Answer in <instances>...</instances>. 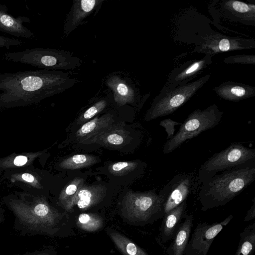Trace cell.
<instances>
[{
	"label": "cell",
	"instance_id": "obj_3",
	"mask_svg": "<svg viewBox=\"0 0 255 255\" xmlns=\"http://www.w3.org/2000/svg\"><path fill=\"white\" fill-rule=\"evenodd\" d=\"M13 210V228L21 236L63 237L74 234L72 222L67 213L44 202L35 204L32 208Z\"/></svg>",
	"mask_w": 255,
	"mask_h": 255
},
{
	"label": "cell",
	"instance_id": "obj_19",
	"mask_svg": "<svg viewBox=\"0 0 255 255\" xmlns=\"http://www.w3.org/2000/svg\"><path fill=\"white\" fill-rule=\"evenodd\" d=\"M220 98L238 102L255 96V87L244 83L228 81L213 88Z\"/></svg>",
	"mask_w": 255,
	"mask_h": 255
},
{
	"label": "cell",
	"instance_id": "obj_22",
	"mask_svg": "<svg viewBox=\"0 0 255 255\" xmlns=\"http://www.w3.org/2000/svg\"><path fill=\"white\" fill-rule=\"evenodd\" d=\"M107 84L114 93L115 101L119 105L135 102V92L127 80L118 76H112L108 79Z\"/></svg>",
	"mask_w": 255,
	"mask_h": 255
},
{
	"label": "cell",
	"instance_id": "obj_13",
	"mask_svg": "<svg viewBox=\"0 0 255 255\" xmlns=\"http://www.w3.org/2000/svg\"><path fill=\"white\" fill-rule=\"evenodd\" d=\"M203 39V41L196 46L195 50L213 56L218 53L248 49L255 47L254 39L233 37L220 34L208 36Z\"/></svg>",
	"mask_w": 255,
	"mask_h": 255
},
{
	"label": "cell",
	"instance_id": "obj_10",
	"mask_svg": "<svg viewBox=\"0 0 255 255\" xmlns=\"http://www.w3.org/2000/svg\"><path fill=\"white\" fill-rule=\"evenodd\" d=\"M109 186L102 183H84L73 200L71 212L75 208L83 211L97 210L109 203L114 194L110 192Z\"/></svg>",
	"mask_w": 255,
	"mask_h": 255
},
{
	"label": "cell",
	"instance_id": "obj_9",
	"mask_svg": "<svg viewBox=\"0 0 255 255\" xmlns=\"http://www.w3.org/2000/svg\"><path fill=\"white\" fill-rule=\"evenodd\" d=\"M197 178L194 172H182L176 174L160 190L164 214L174 209L184 201L196 185Z\"/></svg>",
	"mask_w": 255,
	"mask_h": 255
},
{
	"label": "cell",
	"instance_id": "obj_34",
	"mask_svg": "<svg viewBox=\"0 0 255 255\" xmlns=\"http://www.w3.org/2000/svg\"><path fill=\"white\" fill-rule=\"evenodd\" d=\"M253 205L251 208L248 210L246 217L245 218L244 221H249L253 220L255 217V198L253 200Z\"/></svg>",
	"mask_w": 255,
	"mask_h": 255
},
{
	"label": "cell",
	"instance_id": "obj_17",
	"mask_svg": "<svg viewBox=\"0 0 255 255\" xmlns=\"http://www.w3.org/2000/svg\"><path fill=\"white\" fill-rule=\"evenodd\" d=\"M104 0H74L64 23L63 34L67 37L88 16L97 11Z\"/></svg>",
	"mask_w": 255,
	"mask_h": 255
},
{
	"label": "cell",
	"instance_id": "obj_1",
	"mask_svg": "<svg viewBox=\"0 0 255 255\" xmlns=\"http://www.w3.org/2000/svg\"><path fill=\"white\" fill-rule=\"evenodd\" d=\"M75 83L62 71L36 70L0 74V104L39 101L61 93Z\"/></svg>",
	"mask_w": 255,
	"mask_h": 255
},
{
	"label": "cell",
	"instance_id": "obj_32",
	"mask_svg": "<svg viewBox=\"0 0 255 255\" xmlns=\"http://www.w3.org/2000/svg\"><path fill=\"white\" fill-rule=\"evenodd\" d=\"M182 123L173 121L170 119H166L163 120L160 123V125L165 128L166 131L168 134L167 137L170 139L174 135V126L176 125H181Z\"/></svg>",
	"mask_w": 255,
	"mask_h": 255
},
{
	"label": "cell",
	"instance_id": "obj_21",
	"mask_svg": "<svg viewBox=\"0 0 255 255\" xmlns=\"http://www.w3.org/2000/svg\"><path fill=\"white\" fill-rule=\"evenodd\" d=\"M186 207L187 200H185L164 214L160 233L161 242L165 243L173 238L180 222L184 215Z\"/></svg>",
	"mask_w": 255,
	"mask_h": 255
},
{
	"label": "cell",
	"instance_id": "obj_2",
	"mask_svg": "<svg viewBox=\"0 0 255 255\" xmlns=\"http://www.w3.org/2000/svg\"><path fill=\"white\" fill-rule=\"evenodd\" d=\"M255 180V160L217 173L202 183L197 200L201 210L224 206Z\"/></svg>",
	"mask_w": 255,
	"mask_h": 255
},
{
	"label": "cell",
	"instance_id": "obj_4",
	"mask_svg": "<svg viewBox=\"0 0 255 255\" xmlns=\"http://www.w3.org/2000/svg\"><path fill=\"white\" fill-rule=\"evenodd\" d=\"M119 211L123 218L135 225L152 223L164 215L162 200L155 189L127 192L121 199Z\"/></svg>",
	"mask_w": 255,
	"mask_h": 255
},
{
	"label": "cell",
	"instance_id": "obj_23",
	"mask_svg": "<svg viewBox=\"0 0 255 255\" xmlns=\"http://www.w3.org/2000/svg\"><path fill=\"white\" fill-rule=\"evenodd\" d=\"M221 9L231 15L235 20L244 23L252 22L254 24L255 20V5L252 3H247L244 2L236 0H225L221 4Z\"/></svg>",
	"mask_w": 255,
	"mask_h": 255
},
{
	"label": "cell",
	"instance_id": "obj_26",
	"mask_svg": "<svg viewBox=\"0 0 255 255\" xmlns=\"http://www.w3.org/2000/svg\"><path fill=\"white\" fill-rule=\"evenodd\" d=\"M97 156L87 154H77L64 158L60 166L65 170H76L90 166L99 162Z\"/></svg>",
	"mask_w": 255,
	"mask_h": 255
},
{
	"label": "cell",
	"instance_id": "obj_14",
	"mask_svg": "<svg viewBox=\"0 0 255 255\" xmlns=\"http://www.w3.org/2000/svg\"><path fill=\"white\" fill-rule=\"evenodd\" d=\"M146 163L140 160L110 162L100 170L117 186L130 184L143 173Z\"/></svg>",
	"mask_w": 255,
	"mask_h": 255
},
{
	"label": "cell",
	"instance_id": "obj_12",
	"mask_svg": "<svg viewBox=\"0 0 255 255\" xmlns=\"http://www.w3.org/2000/svg\"><path fill=\"white\" fill-rule=\"evenodd\" d=\"M125 127L123 123L120 122L78 144H95L109 149H122L133 142L135 138L140 137L137 132L125 128Z\"/></svg>",
	"mask_w": 255,
	"mask_h": 255
},
{
	"label": "cell",
	"instance_id": "obj_15",
	"mask_svg": "<svg viewBox=\"0 0 255 255\" xmlns=\"http://www.w3.org/2000/svg\"><path fill=\"white\" fill-rule=\"evenodd\" d=\"M212 57L206 54L201 59L188 61L173 68L164 86L174 88L189 83L212 63Z\"/></svg>",
	"mask_w": 255,
	"mask_h": 255
},
{
	"label": "cell",
	"instance_id": "obj_8",
	"mask_svg": "<svg viewBox=\"0 0 255 255\" xmlns=\"http://www.w3.org/2000/svg\"><path fill=\"white\" fill-rule=\"evenodd\" d=\"M253 160H255V149L241 143H232L202 164L198 172L197 180L202 184L217 173Z\"/></svg>",
	"mask_w": 255,
	"mask_h": 255
},
{
	"label": "cell",
	"instance_id": "obj_37",
	"mask_svg": "<svg viewBox=\"0 0 255 255\" xmlns=\"http://www.w3.org/2000/svg\"><path fill=\"white\" fill-rule=\"evenodd\" d=\"M2 218L0 216V224L2 222Z\"/></svg>",
	"mask_w": 255,
	"mask_h": 255
},
{
	"label": "cell",
	"instance_id": "obj_18",
	"mask_svg": "<svg viewBox=\"0 0 255 255\" xmlns=\"http://www.w3.org/2000/svg\"><path fill=\"white\" fill-rule=\"evenodd\" d=\"M30 19L25 16L15 17L8 12V8L0 3V31L18 37L32 39L35 37L33 32L24 26Z\"/></svg>",
	"mask_w": 255,
	"mask_h": 255
},
{
	"label": "cell",
	"instance_id": "obj_5",
	"mask_svg": "<svg viewBox=\"0 0 255 255\" xmlns=\"http://www.w3.org/2000/svg\"><path fill=\"white\" fill-rule=\"evenodd\" d=\"M9 61L30 65L42 70H71L79 67L82 61L70 52L52 48H26L21 51L6 53Z\"/></svg>",
	"mask_w": 255,
	"mask_h": 255
},
{
	"label": "cell",
	"instance_id": "obj_20",
	"mask_svg": "<svg viewBox=\"0 0 255 255\" xmlns=\"http://www.w3.org/2000/svg\"><path fill=\"white\" fill-rule=\"evenodd\" d=\"M193 221L192 213L185 215L183 222L179 225L173 237V241L166 249L168 255H183L193 226Z\"/></svg>",
	"mask_w": 255,
	"mask_h": 255
},
{
	"label": "cell",
	"instance_id": "obj_27",
	"mask_svg": "<svg viewBox=\"0 0 255 255\" xmlns=\"http://www.w3.org/2000/svg\"><path fill=\"white\" fill-rule=\"evenodd\" d=\"M240 235L235 255H252L255 249V223L246 227Z\"/></svg>",
	"mask_w": 255,
	"mask_h": 255
},
{
	"label": "cell",
	"instance_id": "obj_31",
	"mask_svg": "<svg viewBox=\"0 0 255 255\" xmlns=\"http://www.w3.org/2000/svg\"><path fill=\"white\" fill-rule=\"evenodd\" d=\"M23 42L15 38H10L0 35V48L9 49L10 46L22 45Z\"/></svg>",
	"mask_w": 255,
	"mask_h": 255
},
{
	"label": "cell",
	"instance_id": "obj_16",
	"mask_svg": "<svg viewBox=\"0 0 255 255\" xmlns=\"http://www.w3.org/2000/svg\"><path fill=\"white\" fill-rule=\"evenodd\" d=\"M116 119L117 116L114 111H109L102 116L96 117L70 134L64 143L65 145L71 142L78 144L119 123Z\"/></svg>",
	"mask_w": 255,
	"mask_h": 255
},
{
	"label": "cell",
	"instance_id": "obj_33",
	"mask_svg": "<svg viewBox=\"0 0 255 255\" xmlns=\"http://www.w3.org/2000/svg\"><path fill=\"white\" fill-rule=\"evenodd\" d=\"M13 255H56L55 250L52 248H47L32 252H26L23 254H15Z\"/></svg>",
	"mask_w": 255,
	"mask_h": 255
},
{
	"label": "cell",
	"instance_id": "obj_7",
	"mask_svg": "<svg viewBox=\"0 0 255 255\" xmlns=\"http://www.w3.org/2000/svg\"><path fill=\"white\" fill-rule=\"evenodd\" d=\"M223 115V112L215 104L204 110H194L181 124L173 137L166 141L163 148L164 153L168 154L173 151L187 140L214 128L220 122Z\"/></svg>",
	"mask_w": 255,
	"mask_h": 255
},
{
	"label": "cell",
	"instance_id": "obj_35",
	"mask_svg": "<svg viewBox=\"0 0 255 255\" xmlns=\"http://www.w3.org/2000/svg\"><path fill=\"white\" fill-rule=\"evenodd\" d=\"M27 161V158L26 156L19 155L16 156L14 160V164L16 166H22L25 164Z\"/></svg>",
	"mask_w": 255,
	"mask_h": 255
},
{
	"label": "cell",
	"instance_id": "obj_6",
	"mask_svg": "<svg viewBox=\"0 0 255 255\" xmlns=\"http://www.w3.org/2000/svg\"><path fill=\"white\" fill-rule=\"evenodd\" d=\"M211 74L193 82L174 88L164 86L153 100L147 111L144 120L148 122L170 115L187 102L209 80Z\"/></svg>",
	"mask_w": 255,
	"mask_h": 255
},
{
	"label": "cell",
	"instance_id": "obj_36",
	"mask_svg": "<svg viewBox=\"0 0 255 255\" xmlns=\"http://www.w3.org/2000/svg\"><path fill=\"white\" fill-rule=\"evenodd\" d=\"M22 178L28 182H32L34 181V177L30 174L24 173L21 176Z\"/></svg>",
	"mask_w": 255,
	"mask_h": 255
},
{
	"label": "cell",
	"instance_id": "obj_24",
	"mask_svg": "<svg viewBox=\"0 0 255 255\" xmlns=\"http://www.w3.org/2000/svg\"><path fill=\"white\" fill-rule=\"evenodd\" d=\"M107 233L118 250L124 255H148L130 239L120 233L110 228Z\"/></svg>",
	"mask_w": 255,
	"mask_h": 255
},
{
	"label": "cell",
	"instance_id": "obj_29",
	"mask_svg": "<svg viewBox=\"0 0 255 255\" xmlns=\"http://www.w3.org/2000/svg\"><path fill=\"white\" fill-rule=\"evenodd\" d=\"M110 100L108 97H103L93 104L78 117L73 127H80L85 123L94 118L109 106Z\"/></svg>",
	"mask_w": 255,
	"mask_h": 255
},
{
	"label": "cell",
	"instance_id": "obj_25",
	"mask_svg": "<svg viewBox=\"0 0 255 255\" xmlns=\"http://www.w3.org/2000/svg\"><path fill=\"white\" fill-rule=\"evenodd\" d=\"M85 182L84 177H77L72 179L61 193L59 201L66 212H71L73 200L81 186Z\"/></svg>",
	"mask_w": 255,
	"mask_h": 255
},
{
	"label": "cell",
	"instance_id": "obj_28",
	"mask_svg": "<svg viewBox=\"0 0 255 255\" xmlns=\"http://www.w3.org/2000/svg\"><path fill=\"white\" fill-rule=\"evenodd\" d=\"M76 223L81 230L89 232H96L104 225L102 217L93 213H82L77 217Z\"/></svg>",
	"mask_w": 255,
	"mask_h": 255
},
{
	"label": "cell",
	"instance_id": "obj_30",
	"mask_svg": "<svg viewBox=\"0 0 255 255\" xmlns=\"http://www.w3.org/2000/svg\"><path fill=\"white\" fill-rule=\"evenodd\" d=\"M223 62L226 64H255V54L235 55L225 57Z\"/></svg>",
	"mask_w": 255,
	"mask_h": 255
},
{
	"label": "cell",
	"instance_id": "obj_11",
	"mask_svg": "<svg viewBox=\"0 0 255 255\" xmlns=\"http://www.w3.org/2000/svg\"><path fill=\"white\" fill-rule=\"evenodd\" d=\"M232 218L230 215L220 223H199L189 240L183 255H207L215 237Z\"/></svg>",
	"mask_w": 255,
	"mask_h": 255
}]
</instances>
